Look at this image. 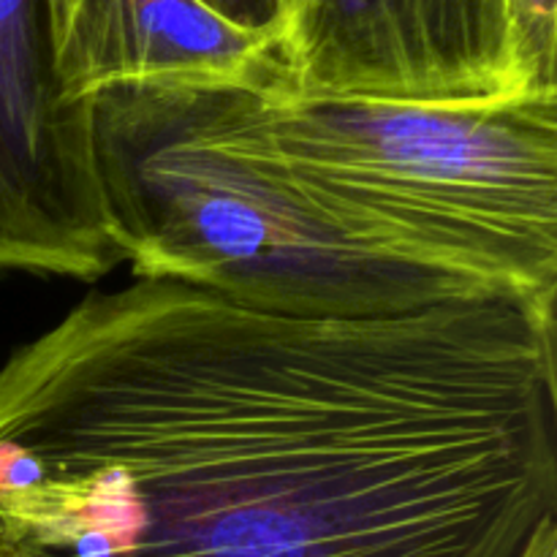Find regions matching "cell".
Listing matches in <instances>:
<instances>
[{
  "label": "cell",
  "mask_w": 557,
  "mask_h": 557,
  "mask_svg": "<svg viewBox=\"0 0 557 557\" xmlns=\"http://www.w3.org/2000/svg\"><path fill=\"white\" fill-rule=\"evenodd\" d=\"M553 515L555 305L294 319L134 277L0 364L16 557H517Z\"/></svg>",
  "instance_id": "1"
},
{
  "label": "cell",
  "mask_w": 557,
  "mask_h": 557,
  "mask_svg": "<svg viewBox=\"0 0 557 557\" xmlns=\"http://www.w3.org/2000/svg\"><path fill=\"white\" fill-rule=\"evenodd\" d=\"M226 101L288 188L359 250L462 297L557 302V98L299 96L275 65L228 82Z\"/></svg>",
  "instance_id": "2"
},
{
  "label": "cell",
  "mask_w": 557,
  "mask_h": 557,
  "mask_svg": "<svg viewBox=\"0 0 557 557\" xmlns=\"http://www.w3.org/2000/svg\"><path fill=\"white\" fill-rule=\"evenodd\" d=\"M114 237L134 277L294 319H389L462 297L321 221L234 123L226 82L92 96Z\"/></svg>",
  "instance_id": "3"
},
{
  "label": "cell",
  "mask_w": 557,
  "mask_h": 557,
  "mask_svg": "<svg viewBox=\"0 0 557 557\" xmlns=\"http://www.w3.org/2000/svg\"><path fill=\"white\" fill-rule=\"evenodd\" d=\"M277 58L299 96L428 107L533 98L515 0H283Z\"/></svg>",
  "instance_id": "4"
},
{
  "label": "cell",
  "mask_w": 557,
  "mask_h": 557,
  "mask_svg": "<svg viewBox=\"0 0 557 557\" xmlns=\"http://www.w3.org/2000/svg\"><path fill=\"white\" fill-rule=\"evenodd\" d=\"M117 264L96 103L65 98L44 0H0V272L98 281Z\"/></svg>",
  "instance_id": "5"
},
{
  "label": "cell",
  "mask_w": 557,
  "mask_h": 557,
  "mask_svg": "<svg viewBox=\"0 0 557 557\" xmlns=\"http://www.w3.org/2000/svg\"><path fill=\"white\" fill-rule=\"evenodd\" d=\"M65 98L152 82H248L281 65L277 41L201 0H44Z\"/></svg>",
  "instance_id": "6"
},
{
  "label": "cell",
  "mask_w": 557,
  "mask_h": 557,
  "mask_svg": "<svg viewBox=\"0 0 557 557\" xmlns=\"http://www.w3.org/2000/svg\"><path fill=\"white\" fill-rule=\"evenodd\" d=\"M520 63L533 98H557V0H515Z\"/></svg>",
  "instance_id": "7"
},
{
  "label": "cell",
  "mask_w": 557,
  "mask_h": 557,
  "mask_svg": "<svg viewBox=\"0 0 557 557\" xmlns=\"http://www.w3.org/2000/svg\"><path fill=\"white\" fill-rule=\"evenodd\" d=\"M201 3L243 30L275 41L281 38L283 0H201Z\"/></svg>",
  "instance_id": "8"
},
{
  "label": "cell",
  "mask_w": 557,
  "mask_h": 557,
  "mask_svg": "<svg viewBox=\"0 0 557 557\" xmlns=\"http://www.w3.org/2000/svg\"><path fill=\"white\" fill-rule=\"evenodd\" d=\"M517 557H557V515L547 517L531 533V539H528Z\"/></svg>",
  "instance_id": "9"
},
{
  "label": "cell",
  "mask_w": 557,
  "mask_h": 557,
  "mask_svg": "<svg viewBox=\"0 0 557 557\" xmlns=\"http://www.w3.org/2000/svg\"><path fill=\"white\" fill-rule=\"evenodd\" d=\"M0 557H16V553H14V549H11V547H9V544H5V542H3V539H0Z\"/></svg>",
  "instance_id": "10"
}]
</instances>
